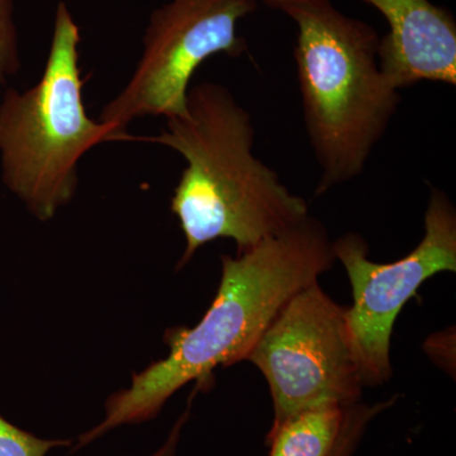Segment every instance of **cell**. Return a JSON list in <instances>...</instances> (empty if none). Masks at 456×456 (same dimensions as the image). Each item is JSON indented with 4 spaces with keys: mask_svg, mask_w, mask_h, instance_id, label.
Here are the masks:
<instances>
[{
    "mask_svg": "<svg viewBox=\"0 0 456 456\" xmlns=\"http://www.w3.org/2000/svg\"><path fill=\"white\" fill-rule=\"evenodd\" d=\"M79 42V27L68 4L60 2L40 80L25 92L8 90L0 102L3 182L41 222L53 220L74 200L77 167L89 150L136 140L86 113Z\"/></svg>",
    "mask_w": 456,
    "mask_h": 456,
    "instance_id": "cell-4",
    "label": "cell"
},
{
    "mask_svg": "<svg viewBox=\"0 0 456 456\" xmlns=\"http://www.w3.org/2000/svg\"><path fill=\"white\" fill-rule=\"evenodd\" d=\"M191 399H189V403L187 410L183 413L182 416L176 419L175 424H174L173 428H171L169 436H167V441L160 446L154 454L149 456H175L176 452H178L179 441L180 437H182L183 428H184L185 424H187L189 416H191Z\"/></svg>",
    "mask_w": 456,
    "mask_h": 456,
    "instance_id": "cell-12",
    "label": "cell"
},
{
    "mask_svg": "<svg viewBox=\"0 0 456 456\" xmlns=\"http://www.w3.org/2000/svg\"><path fill=\"white\" fill-rule=\"evenodd\" d=\"M71 448L73 440H47L11 424L0 415V456H46L56 448Z\"/></svg>",
    "mask_w": 456,
    "mask_h": 456,
    "instance_id": "cell-10",
    "label": "cell"
},
{
    "mask_svg": "<svg viewBox=\"0 0 456 456\" xmlns=\"http://www.w3.org/2000/svg\"><path fill=\"white\" fill-rule=\"evenodd\" d=\"M353 290L346 308L347 330L364 387L382 386L392 377L393 327L404 305L428 279L456 272V211L445 191L432 187L425 215V236L406 256L393 263L369 259L359 233L334 241Z\"/></svg>",
    "mask_w": 456,
    "mask_h": 456,
    "instance_id": "cell-7",
    "label": "cell"
},
{
    "mask_svg": "<svg viewBox=\"0 0 456 456\" xmlns=\"http://www.w3.org/2000/svg\"><path fill=\"white\" fill-rule=\"evenodd\" d=\"M246 362L268 382L273 426L311 408L362 401L364 383L346 308L330 298L318 281L281 308Z\"/></svg>",
    "mask_w": 456,
    "mask_h": 456,
    "instance_id": "cell-6",
    "label": "cell"
},
{
    "mask_svg": "<svg viewBox=\"0 0 456 456\" xmlns=\"http://www.w3.org/2000/svg\"><path fill=\"white\" fill-rule=\"evenodd\" d=\"M297 26L294 49L305 130L321 178L314 194L358 178L388 130L401 95L379 65L373 27L331 0H265Z\"/></svg>",
    "mask_w": 456,
    "mask_h": 456,
    "instance_id": "cell-3",
    "label": "cell"
},
{
    "mask_svg": "<svg viewBox=\"0 0 456 456\" xmlns=\"http://www.w3.org/2000/svg\"><path fill=\"white\" fill-rule=\"evenodd\" d=\"M220 287L211 307L194 327L165 334L169 355L134 374L128 388L106 402L101 424L80 435L73 452L122 425H139L159 415L174 393L213 370L246 362L270 323L292 297L334 266V241L308 216L235 257L222 255Z\"/></svg>",
    "mask_w": 456,
    "mask_h": 456,
    "instance_id": "cell-1",
    "label": "cell"
},
{
    "mask_svg": "<svg viewBox=\"0 0 456 456\" xmlns=\"http://www.w3.org/2000/svg\"><path fill=\"white\" fill-rule=\"evenodd\" d=\"M20 68L13 0H0V88Z\"/></svg>",
    "mask_w": 456,
    "mask_h": 456,
    "instance_id": "cell-11",
    "label": "cell"
},
{
    "mask_svg": "<svg viewBox=\"0 0 456 456\" xmlns=\"http://www.w3.org/2000/svg\"><path fill=\"white\" fill-rule=\"evenodd\" d=\"M397 398L374 404L358 401L302 411L272 426L266 436L268 456H353L370 422Z\"/></svg>",
    "mask_w": 456,
    "mask_h": 456,
    "instance_id": "cell-9",
    "label": "cell"
},
{
    "mask_svg": "<svg viewBox=\"0 0 456 456\" xmlns=\"http://www.w3.org/2000/svg\"><path fill=\"white\" fill-rule=\"evenodd\" d=\"M146 140L187 163L170 204L185 237L178 268L213 240H233L237 254L244 253L310 216L308 203L254 155L251 114L222 84L189 88L187 116L167 118Z\"/></svg>",
    "mask_w": 456,
    "mask_h": 456,
    "instance_id": "cell-2",
    "label": "cell"
},
{
    "mask_svg": "<svg viewBox=\"0 0 456 456\" xmlns=\"http://www.w3.org/2000/svg\"><path fill=\"white\" fill-rule=\"evenodd\" d=\"M256 9V0H167L154 9L136 69L99 121L127 132L142 117L187 116L194 73L209 57H239L248 51L239 23Z\"/></svg>",
    "mask_w": 456,
    "mask_h": 456,
    "instance_id": "cell-5",
    "label": "cell"
},
{
    "mask_svg": "<svg viewBox=\"0 0 456 456\" xmlns=\"http://www.w3.org/2000/svg\"><path fill=\"white\" fill-rule=\"evenodd\" d=\"M383 14L380 69L398 90L421 82L456 84V22L431 0H362Z\"/></svg>",
    "mask_w": 456,
    "mask_h": 456,
    "instance_id": "cell-8",
    "label": "cell"
}]
</instances>
